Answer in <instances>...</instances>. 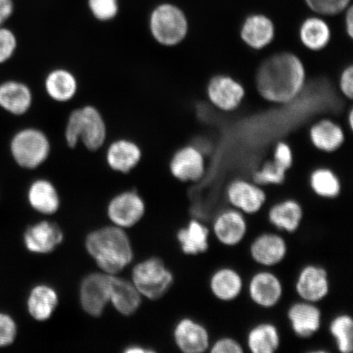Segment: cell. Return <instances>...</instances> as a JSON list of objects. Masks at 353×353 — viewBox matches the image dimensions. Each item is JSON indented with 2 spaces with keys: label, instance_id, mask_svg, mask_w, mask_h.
Segmentation results:
<instances>
[{
  "label": "cell",
  "instance_id": "6da1fadb",
  "mask_svg": "<svg viewBox=\"0 0 353 353\" xmlns=\"http://www.w3.org/2000/svg\"><path fill=\"white\" fill-rule=\"evenodd\" d=\"M306 72L302 61L290 52H281L265 60L256 74L259 94L271 103H290L301 92Z\"/></svg>",
  "mask_w": 353,
  "mask_h": 353
},
{
  "label": "cell",
  "instance_id": "7a4b0ae2",
  "mask_svg": "<svg viewBox=\"0 0 353 353\" xmlns=\"http://www.w3.org/2000/svg\"><path fill=\"white\" fill-rule=\"evenodd\" d=\"M85 245L98 266L110 275L121 272L134 257L129 237L120 227H107L91 232Z\"/></svg>",
  "mask_w": 353,
  "mask_h": 353
},
{
  "label": "cell",
  "instance_id": "3957f363",
  "mask_svg": "<svg viewBox=\"0 0 353 353\" xmlns=\"http://www.w3.org/2000/svg\"><path fill=\"white\" fill-rule=\"evenodd\" d=\"M108 139V123L96 105L86 104L70 110L64 129L65 143L70 149L82 144L88 151L99 152Z\"/></svg>",
  "mask_w": 353,
  "mask_h": 353
},
{
  "label": "cell",
  "instance_id": "277c9868",
  "mask_svg": "<svg viewBox=\"0 0 353 353\" xmlns=\"http://www.w3.org/2000/svg\"><path fill=\"white\" fill-rule=\"evenodd\" d=\"M148 26L150 34L159 46H179L187 38L189 22L186 13L174 3H158L150 12Z\"/></svg>",
  "mask_w": 353,
  "mask_h": 353
},
{
  "label": "cell",
  "instance_id": "5b68a950",
  "mask_svg": "<svg viewBox=\"0 0 353 353\" xmlns=\"http://www.w3.org/2000/svg\"><path fill=\"white\" fill-rule=\"evenodd\" d=\"M52 151L50 137L37 127L17 131L10 143L13 160L26 170H35L46 163Z\"/></svg>",
  "mask_w": 353,
  "mask_h": 353
},
{
  "label": "cell",
  "instance_id": "8992f818",
  "mask_svg": "<svg viewBox=\"0 0 353 353\" xmlns=\"http://www.w3.org/2000/svg\"><path fill=\"white\" fill-rule=\"evenodd\" d=\"M132 283L141 295L152 300L164 296L174 283V275L158 258L136 265L132 270Z\"/></svg>",
  "mask_w": 353,
  "mask_h": 353
},
{
  "label": "cell",
  "instance_id": "52a82bcc",
  "mask_svg": "<svg viewBox=\"0 0 353 353\" xmlns=\"http://www.w3.org/2000/svg\"><path fill=\"white\" fill-rule=\"evenodd\" d=\"M113 275L92 273L82 281L79 298L83 310L92 316L99 317L110 300Z\"/></svg>",
  "mask_w": 353,
  "mask_h": 353
},
{
  "label": "cell",
  "instance_id": "ba28073f",
  "mask_svg": "<svg viewBox=\"0 0 353 353\" xmlns=\"http://www.w3.org/2000/svg\"><path fill=\"white\" fill-rule=\"evenodd\" d=\"M227 200L232 208L245 215L258 214L267 202V194L261 186L245 179H236L228 185Z\"/></svg>",
  "mask_w": 353,
  "mask_h": 353
},
{
  "label": "cell",
  "instance_id": "9c48e42d",
  "mask_svg": "<svg viewBox=\"0 0 353 353\" xmlns=\"http://www.w3.org/2000/svg\"><path fill=\"white\" fill-rule=\"evenodd\" d=\"M105 160L110 170L123 174L130 173L143 160L139 143L130 138H119L105 144Z\"/></svg>",
  "mask_w": 353,
  "mask_h": 353
},
{
  "label": "cell",
  "instance_id": "30bf717a",
  "mask_svg": "<svg viewBox=\"0 0 353 353\" xmlns=\"http://www.w3.org/2000/svg\"><path fill=\"white\" fill-rule=\"evenodd\" d=\"M330 290L328 272L319 265H306L295 282V292L303 301L319 303L328 296Z\"/></svg>",
  "mask_w": 353,
  "mask_h": 353
},
{
  "label": "cell",
  "instance_id": "8fae6325",
  "mask_svg": "<svg viewBox=\"0 0 353 353\" xmlns=\"http://www.w3.org/2000/svg\"><path fill=\"white\" fill-rule=\"evenodd\" d=\"M248 294L251 301L258 307L270 309L281 302L284 294V286L280 278L272 271L255 272L248 285Z\"/></svg>",
  "mask_w": 353,
  "mask_h": 353
},
{
  "label": "cell",
  "instance_id": "7c38bea8",
  "mask_svg": "<svg viewBox=\"0 0 353 353\" xmlns=\"http://www.w3.org/2000/svg\"><path fill=\"white\" fill-rule=\"evenodd\" d=\"M212 232L221 245L235 247L245 240L248 223L244 214L231 207L216 216L212 224Z\"/></svg>",
  "mask_w": 353,
  "mask_h": 353
},
{
  "label": "cell",
  "instance_id": "4fadbf2b",
  "mask_svg": "<svg viewBox=\"0 0 353 353\" xmlns=\"http://www.w3.org/2000/svg\"><path fill=\"white\" fill-rule=\"evenodd\" d=\"M170 170L180 182H199L205 173L204 156L195 145H185L176 150L170 159Z\"/></svg>",
  "mask_w": 353,
  "mask_h": 353
},
{
  "label": "cell",
  "instance_id": "5bb4252c",
  "mask_svg": "<svg viewBox=\"0 0 353 353\" xmlns=\"http://www.w3.org/2000/svg\"><path fill=\"white\" fill-rule=\"evenodd\" d=\"M288 254V245L280 234H260L251 242L250 254L253 261L265 268L277 266L284 261Z\"/></svg>",
  "mask_w": 353,
  "mask_h": 353
},
{
  "label": "cell",
  "instance_id": "9a60e30c",
  "mask_svg": "<svg viewBox=\"0 0 353 353\" xmlns=\"http://www.w3.org/2000/svg\"><path fill=\"white\" fill-rule=\"evenodd\" d=\"M145 204L143 198L135 191L119 194L110 201L108 217L120 228H130L143 217Z\"/></svg>",
  "mask_w": 353,
  "mask_h": 353
},
{
  "label": "cell",
  "instance_id": "2e32d148",
  "mask_svg": "<svg viewBox=\"0 0 353 353\" xmlns=\"http://www.w3.org/2000/svg\"><path fill=\"white\" fill-rule=\"evenodd\" d=\"M174 339L176 347L184 353H205L211 345L209 330L192 319H183L176 323Z\"/></svg>",
  "mask_w": 353,
  "mask_h": 353
},
{
  "label": "cell",
  "instance_id": "e0dca14e",
  "mask_svg": "<svg viewBox=\"0 0 353 353\" xmlns=\"http://www.w3.org/2000/svg\"><path fill=\"white\" fill-rule=\"evenodd\" d=\"M43 90L48 98L54 103H69L79 94V79L72 70L56 68L48 72L44 77Z\"/></svg>",
  "mask_w": 353,
  "mask_h": 353
},
{
  "label": "cell",
  "instance_id": "ac0fdd59",
  "mask_svg": "<svg viewBox=\"0 0 353 353\" xmlns=\"http://www.w3.org/2000/svg\"><path fill=\"white\" fill-rule=\"evenodd\" d=\"M210 103L223 112H232L241 103L245 94L244 88L228 76H216L207 87Z\"/></svg>",
  "mask_w": 353,
  "mask_h": 353
},
{
  "label": "cell",
  "instance_id": "d6986e66",
  "mask_svg": "<svg viewBox=\"0 0 353 353\" xmlns=\"http://www.w3.org/2000/svg\"><path fill=\"white\" fill-rule=\"evenodd\" d=\"M291 329L299 338L307 339L319 332L322 323V312L317 303H294L287 312Z\"/></svg>",
  "mask_w": 353,
  "mask_h": 353
},
{
  "label": "cell",
  "instance_id": "ffe728a7",
  "mask_svg": "<svg viewBox=\"0 0 353 353\" xmlns=\"http://www.w3.org/2000/svg\"><path fill=\"white\" fill-rule=\"evenodd\" d=\"M63 241V233L59 225L43 221L28 228L24 234V244L30 252L50 254Z\"/></svg>",
  "mask_w": 353,
  "mask_h": 353
},
{
  "label": "cell",
  "instance_id": "44dd1931",
  "mask_svg": "<svg viewBox=\"0 0 353 353\" xmlns=\"http://www.w3.org/2000/svg\"><path fill=\"white\" fill-rule=\"evenodd\" d=\"M33 104V91L26 83L8 81L0 85V108L6 112L13 116H23Z\"/></svg>",
  "mask_w": 353,
  "mask_h": 353
},
{
  "label": "cell",
  "instance_id": "7402d4cb",
  "mask_svg": "<svg viewBox=\"0 0 353 353\" xmlns=\"http://www.w3.org/2000/svg\"><path fill=\"white\" fill-rule=\"evenodd\" d=\"M275 25L268 17L252 14L243 22L241 37L247 46L260 50L269 46L275 37Z\"/></svg>",
  "mask_w": 353,
  "mask_h": 353
},
{
  "label": "cell",
  "instance_id": "603a6c76",
  "mask_svg": "<svg viewBox=\"0 0 353 353\" xmlns=\"http://www.w3.org/2000/svg\"><path fill=\"white\" fill-rule=\"evenodd\" d=\"M244 289V280L236 269L223 267L216 270L210 279V290L215 299L232 302L240 297Z\"/></svg>",
  "mask_w": 353,
  "mask_h": 353
},
{
  "label": "cell",
  "instance_id": "cb8c5ba5",
  "mask_svg": "<svg viewBox=\"0 0 353 353\" xmlns=\"http://www.w3.org/2000/svg\"><path fill=\"white\" fill-rule=\"evenodd\" d=\"M303 215L300 203L293 199H287L271 206L268 219L278 231L294 233L301 226Z\"/></svg>",
  "mask_w": 353,
  "mask_h": 353
},
{
  "label": "cell",
  "instance_id": "d4e9b609",
  "mask_svg": "<svg viewBox=\"0 0 353 353\" xmlns=\"http://www.w3.org/2000/svg\"><path fill=\"white\" fill-rule=\"evenodd\" d=\"M176 240L185 254H205L210 248V229L201 221L192 219L176 233Z\"/></svg>",
  "mask_w": 353,
  "mask_h": 353
},
{
  "label": "cell",
  "instance_id": "484cf974",
  "mask_svg": "<svg viewBox=\"0 0 353 353\" xmlns=\"http://www.w3.org/2000/svg\"><path fill=\"white\" fill-rule=\"evenodd\" d=\"M28 201L34 210L43 214H52L59 210L60 197L54 183L46 179H39L30 184Z\"/></svg>",
  "mask_w": 353,
  "mask_h": 353
},
{
  "label": "cell",
  "instance_id": "4316f807",
  "mask_svg": "<svg viewBox=\"0 0 353 353\" xmlns=\"http://www.w3.org/2000/svg\"><path fill=\"white\" fill-rule=\"evenodd\" d=\"M110 302L121 314L131 316L138 311L142 299L132 282L113 276Z\"/></svg>",
  "mask_w": 353,
  "mask_h": 353
},
{
  "label": "cell",
  "instance_id": "83f0119b",
  "mask_svg": "<svg viewBox=\"0 0 353 353\" xmlns=\"http://www.w3.org/2000/svg\"><path fill=\"white\" fill-rule=\"evenodd\" d=\"M281 335L274 324L263 322L247 334L246 347L252 353H275L281 347Z\"/></svg>",
  "mask_w": 353,
  "mask_h": 353
},
{
  "label": "cell",
  "instance_id": "f1b7e54d",
  "mask_svg": "<svg viewBox=\"0 0 353 353\" xmlns=\"http://www.w3.org/2000/svg\"><path fill=\"white\" fill-rule=\"evenodd\" d=\"M57 304H59V296L56 291L46 285L34 287L28 299L30 315L39 321L50 319Z\"/></svg>",
  "mask_w": 353,
  "mask_h": 353
},
{
  "label": "cell",
  "instance_id": "f546056e",
  "mask_svg": "<svg viewBox=\"0 0 353 353\" xmlns=\"http://www.w3.org/2000/svg\"><path fill=\"white\" fill-rule=\"evenodd\" d=\"M344 132L338 123L330 120H322L313 125L310 139L314 147L325 152H334L344 142Z\"/></svg>",
  "mask_w": 353,
  "mask_h": 353
},
{
  "label": "cell",
  "instance_id": "4dcf8cb0",
  "mask_svg": "<svg viewBox=\"0 0 353 353\" xmlns=\"http://www.w3.org/2000/svg\"><path fill=\"white\" fill-rule=\"evenodd\" d=\"M299 37L304 46L312 51L323 50L331 38L330 26L320 17H310L303 21Z\"/></svg>",
  "mask_w": 353,
  "mask_h": 353
},
{
  "label": "cell",
  "instance_id": "1f68e13d",
  "mask_svg": "<svg viewBox=\"0 0 353 353\" xmlns=\"http://www.w3.org/2000/svg\"><path fill=\"white\" fill-rule=\"evenodd\" d=\"M310 187L317 196L334 199L341 192V183L334 172L327 168H319L310 176Z\"/></svg>",
  "mask_w": 353,
  "mask_h": 353
},
{
  "label": "cell",
  "instance_id": "d6a6232c",
  "mask_svg": "<svg viewBox=\"0 0 353 353\" xmlns=\"http://www.w3.org/2000/svg\"><path fill=\"white\" fill-rule=\"evenodd\" d=\"M330 333L335 341L337 350L341 353L353 351V320L347 314H339L331 321Z\"/></svg>",
  "mask_w": 353,
  "mask_h": 353
},
{
  "label": "cell",
  "instance_id": "836d02e7",
  "mask_svg": "<svg viewBox=\"0 0 353 353\" xmlns=\"http://www.w3.org/2000/svg\"><path fill=\"white\" fill-rule=\"evenodd\" d=\"M87 6L92 17L103 23L117 19L121 11L120 0H87Z\"/></svg>",
  "mask_w": 353,
  "mask_h": 353
},
{
  "label": "cell",
  "instance_id": "e575fe53",
  "mask_svg": "<svg viewBox=\"0 0 353 353\" xmlns=\"http://www.w3.org/2000/svg\"><path fill=\"white\" fill-rule=\"evenodd\" d=\"M287 171L288 170L272 160L265 163L261 169L255 172L253 182L261 187L280 185L284 183Z\"/></svg>",
  "mask_w": 353,
  "mask_h": 353
},
{
  "label": "cell",
  "instance_id": "d590c367",
  "mask_svg": "<svg viewBox=\"0 0 353 353\" xmlns=\"http://www.w3.org/2000/svg\"><path fill=\"white\" fill-rule=\"evenodd\" d=\"M312 12L320 16H335L345 12L352 0H304Z\"/></svg>",
  "mask_w": 353,
  "mask_h": 353
},
{
  "label": "cell",
  "instance_id": "8d00e7d4",
  "mask_svg": "<svg viewBox=\"0 0 353 353\" xmlns=\"http://www.w3.org/2000/svg\"><path fill=\"white\" fill-rule=\"evenodd\" d=\"M17 38L10 29L0 26V64L10 60L17 51Z\"/></svg>",
  "mask_w": 353,
  "mask_h": 353
},
{
  "label": "cell",
  "instance_id": "74e56055",
  "mask_svg": "<svg viewBox=\"0 0 353 353\" xmlns=\"http://www.w3.org/2000/svg\"><path fill=\"white\" fill-rule=\"evenodd\" d=\"M17 334L15 321L6 313L0 312V348L11 345L15 341Z\"/></svg>",
  "mask_w": 353,
  "mask_h": 353
},
{
  "label": "cell",
  "instance_id": "f35d334b",
  "mask_svg": "<svg viewBox=\"0 0 353 353\" xmlns=\"http://www.w3.org/2000/svg\"><path fill=\"white\" fill-rule=\"evenodd\" d=\"M210 353H243L244 347L236 339L232 337H222L211 343Z\"/></svg>",
  "mask_w": 353,
  "mask_h": 353
},
{
  "label": "cell",
  "instance_id": "ab89813d",
  "mask_svg": "<svg viewBox=\"0 0 353 353\" xmlns=\"http://www.w3.org/2000/svg\"><path fill=\"white\" fill-rule=\"evenodd\" d=\"M273 161L285 168L286 170H289L293 165V153L290 145L283 142L278 143L275 149Z\"/></svg>",
  "mask_w": 353,
  "mask_h": 353
},
{
  "label": "cell",
  "instance_id": "60d3db41",
  "mask_svg": "<svg viewBox=\"0 0 353 353\" xmlns=\"http://www.w3.org/2000/svg\"><path fill=\"white\" fill-rule=\"evenodd\" d=\"M339 88L342 94L348 99L353 97V68L352 65L344 69L339 78Z\"/></svg>",
  "mask_w": 353,
  "mask_h": 353
},
{
  "label": "cell",
  "instance_id": "b9f144b4",
  "mask_svg": "<svg viewBox=\"0 0 353 353\" xmlns=\"http://www.w3.org/2000/svg\"><path fill=\"white\" fill-rule=\"evenodd\" d=\"M13 0H0V26H4L14 13Z\"/></svg>",
  "mask_w": 353,
  "mask_h": 353
},
{
  "label": "cell",
  "instance_id": "7bdbcfd3",
  "mask_svg": "<svg viewBox=\"0 0 353 353\" xmlns=\"http://www.w3.org/2000/svg\"><path fill=\"white\" fill-rule=\"evenodd\" d=\"M345 29L346 32L351 39L353 37V8L352 6L345 10Z\"/></svg>",
  "mask_w": 353,
  "mask_h": 353
},
{
  "label": "cell",
  "instance_id": "ee69618b",
  "mask_svg": "<svg viewBox=\"0 0 353 353\" xmlns=\"http://www.w3.org/2000/svg\"><path fill=\"white\" fill-rule=\"evenodd\" d=\"M127 352H152V351H150V350H144V348H141V347H130L129 350H126Z\"/></svg>",
  "mask_w": 353,
  "mask_h": 353
},
{
  "label": "cell",
  "instance_id": "f6af8a7d",
  "mask_svg": "<svg viewBox=\"0 0 353 353\" xmlns=\"http://www.w3.org/2000/svg\"><path fill=\"white\" fill-rule=\"evenodd\" d=\"M348 125H350V129L352 130L353 128V112L351 110L350 114H348Z\"/></svg>",
  "mask_w": 353,
  "mask_h": 353
}]
</instances>
